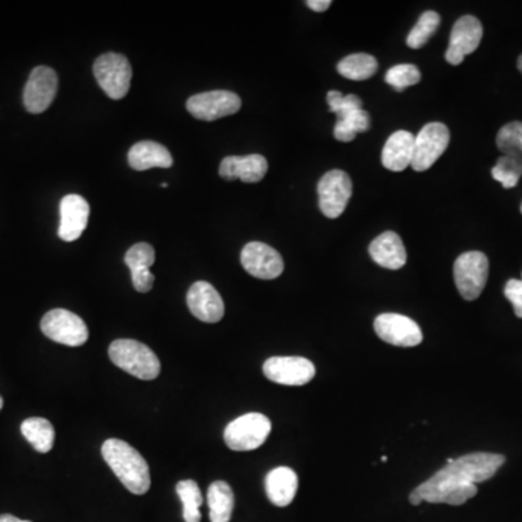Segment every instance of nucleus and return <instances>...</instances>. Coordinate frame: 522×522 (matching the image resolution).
Returning <instances> with one entry per match:
<instances>
[{
    "label": "nucleus",
    "instance_id": "f257e3e1",
    "mask_svg": "<svg viewBox=\"0 0 522 522\" xmlns=\"http://www.w3.org/2000/svg\"><path fill=\"white\" fill-rule=\"evenodd\" d=\"M505 463L502 454L472 453L459 457L453 463L438 470L434 476L419 484L409 495L415 507L421 503H449L463 505L477 493L476 484L495 476Z\"/></svg>",
    "mask_w": 522,
    "mask_h": 522
},
{
    "label": "nucleus",
    "instance_id": "f03ea898",
    "mask_svg": "<svg viewBox=\"0 0 522 522\" xmlns=\"http://www.w3.org/2000/svg\"><path fill=\"white\" fill-rule=\"evenodd\" d=\"M102 456L130 493L144 495L150 491V467L134 447L118 438H111L104 442Z\"/></svg>",
    "mask_w": 522,
    "mask_h": 522
},
{
    "label": "nucleus",
    "instance_id": "7ed1b4c3",
    "mask_svg": "<svg viewBox=\"0 0 522 522\" xmlns=\"http://www.w3.org/2000/svg\"><path fill=\"white\" fill-rule=\"evenodd\" d=\"M112 363L130 376L141 381H154L162 365L150 347L135 340H116L109 346Z\"/></svg>",
    "mask_w": 522,
    "mask_h": 522
},
{
    "label": "nucleus",
    "instance_id": "20e7f679",
    "mask_svg": "<svg viewBox=\"0 0 522 522\" xmlns=\"http://www.w3.org/2000/svg\"><path fill=\"white\" fill-rule=\"evenodd\" d=\"M272 431L270 419L263 414L251 412L228 424L223 440L234 451H251L265 444Z\"/></svg>",
    "mask_w": 522,
    "mask_h": 522
},
{
    "label": "nucleus",
    "instance_id": "39448f33",
    "mask_svg": "<svg viewBox=\"0 0 522 522\" xmlns=\"http://www.w3.org/2000/svg\"><path fill=\"white\" fill-rule=\"evenodd\" d=\"M93 73L97 77L100 88L111 99H122L130 92L132 69L125 55H118V53L100 55L93 64Z\"/></svg>",
    "mask_w": 522,
    "mask_h": 522
},
{
    "label": "nucleus",
    "instance_id": "423d86ee",
    "mask_svg": "<svg viewBox=\"0 0 522 522\" xmlns=\"http://www.w3.org/2000/svg\"><path fill=\"white\" fill-rule=\"evenodd\" d=\"M488 276L489 260L480 251L461 254L454 263V281L463 299H477L484 292Z\"/></svg>",
    "mask_w": 522,
    "mask_h": 522
},
{
    "label": "nucleus",
    "instance_id": "0eeeda50",
    "mask_svg": "<svg viewBox=\"0 0 522 522\" xmlns=\"http://www.w3.org/2000/svg\"><path fill=\"white\" fill-rule=\"evenodd\" d=\"M41 331L46 337L63 346L80 347L88 338L85 321L73 312L62 307L46 312L41 321Z\"/></svg>",
    "mask_w": 522,
    "mask_h": 522
},
{
    "label": "nucleus",
    "instance_id": "6e6552de",
    "mask_svg": "<svg viewBox=\"0 0 522 522\" xmlns=\"http://www.w3.org/2000/svg\"><path fill=\"white\" fill-rule=\"evenodd\" d=\"M450 144L449 128L442 122L426 123L415 137L414 158L411 167L415 172H425L442 157Z\"/></svg>",
    "mask_w": 522,
    "mask_h": 522
},
{
    "label": "nucleus",
    "instance_id": "1a4fd4ad",
    "mask_svg": "<svg viewBox=\"0 0 522 522\" xmlns=\"http://www.w3.org/2000/svg\"><path fill=\"white\" fill-rule=\"evenodd\" d=\"M353 193L349 174L342 170H331L321 177L318 183L319 209L326 218L342 215Z\"/></svg>",
    "mask_w": 522,
    "mask_h": 522
},
{
    "label": "nucleus",
    "instance_id": "9d476101",
    "mask_svg": "<svg viewBox=\"0 0 522 522\" xmlns=\"http://www.w3.org/2000/svg\"><path fill=\"white\" fill-rule=\"evenodd\" d=\"M186 108L196 120L212 122L237 114L241 109V99L230 90H212L189 97Z\"/></svg>",
    "mask_w": 522,
    "mask_h": 522
},
{
    "label": "nucleus",
    "instance_id": "9b49d317",
    "mask_svg": "<svg viewBox=\"0 0 522 522\" xmlns=\"http://www.w3.org/2000/svg\"><path fill=\"white\" fill-rule=\"evenodd\" d=\"M58 90L55 70L39 65L32 70L23 90V105L29 114H43L50 108Z\"/></svg>",
    "mask_w": 522,
    "mask_h": 522
},
{
    "label": "nucleus",
    "instance_id": "f8f14e48",
    "mask_svg": "<svg viewBox=\"0 0 522 522\" xmlns=\"http://www.w3.org/2000/svg\"><path fill=\"white\" fill-rule=\"evenodd\" d=\"M241 265L251 276L273 281L284 270L283 258L273 247L265 242H248L241 251Z\"/></svg>",
    "mask_w": 522,
    "mask_h": 522
},
{
    "label": "nucleus",
    "instance_id": "ddd939ff",
    "mask_svg": "<svg viewBox=\"0 0 522 522\" xmlns=\"http://www.w3.org/2000/svg\"><path fill=\"white\" fill-rule=\"evenodd\" d=\"M375 331L384 342L396 347H415L423 342V331L414 319L400 314H382L375 319Z\"/></svg>",
    "mask_w": 522,
    "mask_h": 522
},
{
    "label": "nucleus",
    "instance_id": "4468645a",
    "mask_svg": "<svg viewBox=\"0 0 522 522\" xmlns=\"http://www.w3.org/2000/svg\"><path fill=\"white\" fill-rule=\"evenodd\" d=\"M484 37L482 23L475 16H461L454 23L450 34L449 48L446 51V60L449 64L459 65L463 63L466 55L477 50Z\"/></svg>",
    "mask_w": 522,
    "mask_h": 522
},
{
    "label": "nucleus",
    "instance_id": "2eb2a0df",
    "mask_svg": "<svg viewBox=\"0 0 522 522\" xmlns=\"http://www.w3.org/2000/svg\"><path fill=\"white\" fill-rule=\"evenodd\" d=\"M269 381L286 386H302L316 377V366L305 358H272L263 366Z\"/></svg>",
    "mask_w": 522,
    "mask_h": 522
},
{
    "label": "nucleus",
    "instance_id": "dca6fc26",
    "mask_svg": "<svg viewBox=\"0 0 522 522\" xmlns=\"http://www.w3.org/2000/svg\"><path fill=\"white\" fill-rule=\"evenodd\" d=\"M188 307L195 318L202 323L215 324L223 318V300L211 283L196 282L188 292Z\"/></svg>",
    "mask_w": 522,
    "mask_h": 522
},
{
    "label": "nucleus",
    "instance_id": "f3484780",
    "mask_svg": "<svg viewBox=\"0 0 522 522\" xmlns=\"http://www.w3.org/2000/svg\"><path fill=\"white\" fill-rule=\"evenodd\" d=\"M90 206L80 195H67L60 204V227L58 237L63 241L72 242L80 239L88 227Z\"/></svg>",
    "mask_w": 522,
    "mask_h": 522
},
{
    "label": "nucleus",
    "instance_id": "a211bd4d",
    "mask_svg": "<svg viewBox=\"0 0 522 522\" xmlns=\"http://www.w3.org/2000/svg\"><path fill=\"white\" fill-rule=\"evenodd\" d=\"M267 170H269V163L260 154H250L244 157L230 156L223 158L219 165V176L225 181L241 179L246 183H258L265 179Z\"/></svg>",
    "mask_w": 522,
    "mask_h": 522
},
{
    "label": "nucleus",
    "instance_id": "6ab92c4d",
    "mask_svg": "<svg viewBox=\"0 0 522 522\" xmlns=\"http://www.w3.org/2000/svg\"><path fill=\"white\" fill-rule=\"evenodd\" d=\"M154 261H156V251L153 246L147 242L135 244L125 254V265L130 267V279L137 292L147 293L153 289L156 277L150 272V267L154 265Z\"/></svg>",
    "mask_w": 522,
    "mask_h": 522
},
{
    "label": "nucleus",
    "instance_id": "aec40b11",
    "mask_svg": "<svg viewBox=\"0 0 522 522\" xmlns=\"http://www.w3.org/2000/svg\"><path fill=\"white\" fill-rule=\"evenodd\" d=\"M370 257L376 265L389 270H400L407 265V250L400 235L386 231L379 235L369 247Z\"/></svg>",
    "mask_w": 522,
    "mask_h": 522
},
{
    "label": "nucleus",
    "instance_id": "412c9836",
    "mask_svg": "<svg viewBox=\"0 0 522 522\" xmlns=\"http://www.w3.org/2000/svg\"><path fill=\"white\" fill-rule=\"evenodd\" d=\"M415 135L409 130H396L382 151V164L391 172H403L414 158Z\"/></svg>",
    "mask_w": 522,
    "mask_h": 522
},
{
    "label": "nucleus",
    "instance_id": "4be33fe9",
    "mask_svg": "<svg viewBox=\"0 0 522 522\" xmlns=\"http://www.w3.org/2000/svg\"><path fill=\"white\" fill-rule=\"evenodd\" d=\"M299 480L292 468L276 467L265 476V493L276 507H288L295 500Z\"/></svg>",
    "mask_w": 522,
    "mask_h": 522
},
{
    "label": "nucleus",
    "instance_id": "5701e85b",
    "mask_svg": "<svg viewBox=\"0 0 522 522\" xmlns=\"http://www.w3.org/2000/svg\"><path fill=\"white\" fill-rule=\"evenodd\" d=\"M128 163L132 169L139 170V172L153 169V167L169 169L173 165V157L162 144L154 141H141L130 147V153H128Z\"/></svg>",
    "mask_w": 522,
    "mask_h": 522
},
{
    "label": "nucleus",
    "instance_id": "b1692460",
    "mask_svg": "<svg viewBox=\"0 0 522 522\" xmlns=\"http://www.w3.org/2000/svg\"><path fill=\"white\" fill-rule=\"evenodd\" d=\"M207 507L211 522H230L234 509V492L227 482L218 480L209 486Z\"/></svg>",
    "mask_w": 522,
    "mask_h": 522
},
{
    "label": "nucleus",
    "instance_id": "393cba45",
    "mask_svg": "<svg viewBox=\"0 0 522 522\" xmlns=\"http://www.w3.org/2000/svg\"><path fill=\"white\" fill-rule=\"evenodd\" d=\"M21 433L38 453H48L55 446V431L46 418H28L21 425Z\"/></svg>",
    "mask_w": 522,
    "mask_h": 522
},
{
    "label": "nucleus",
    "instance_id": "a878e982",
    "mask_svg": "<svg viewBox=\"0 0 522 522\" xmlns=\"http://www.w3.org/2000/svg\"><path fill=\"white\" fill-rule=\"evenodd\" d=\"M377 67L379 64L376 58L365 53H358L342 58L341 62L338 63L337 70L338 73L349 80L361 81L375 76Z\"/></svg>",
    "mask_w": 522,
    "mask_h": 522
},
{
    "label": "nucleus",
    "instance_id": "bb28decb",
    "mask_svg": "<svg viewBox=\"0 0 522 522\" xmlns=\"http://www.w3.org/2000/svg\"><path fill=\"white\" fill-rule=\"evenodd\" d=\"M370 128V116L365 109L349 112L337 118L334 127L335 139L341 142L353 141L358 132H366Z\"/></svg>",
    "mask_w": 522,
    "mask_h": 522
},
{
    "label": "nucleus",
    "instance_id": "cd10ccee",
    "mask_svg": "<svg viewBox=\"0 0 522 522\" xmlns=\"http://www.w3.org/2000/svg\"><path fill=\"white\" fill-rule=\"evenodd\" d=\"M176 492L183 503L185 522H200L202 519L200 507L204 503V496L195 480H181L177 484Z\"/></svg>",
    "mask_w": 522,
    "mask_h": 522
},
{
    "label": "nucleus",
    "instance_id": "c85d7f7f",
    "mask_svg": "<svg viewBox=\"0 0 522 522\" xmlns=\"http://www.w3.org/2000/svg\"><path fill=\"white\" fill-rule=\"evenodd\" d=\"M496 146L502 156L522 163V122L515 121L503 125L496 137Z\"/></svg>",
    "mask_w": 522,
    "mask_h": 522
},
{
    "label": "nucleus",
    "instance_id": "c756f323",
    "mask_svg": "<svg viewBox=\"0 0 522 522\" xmlns=\"http://www.w3.org/2000/svg\"><path fill=\"white\" fill-rule=\"evenodd\" d=\"M440 22H442V18H440L437 12H424L417 25L412 28V31L408 35V46L414 48V50L423 48L430 41L431 37L435 34V31H437L438 27H440Z\"/></svg>",
    "mask_w": 522,
    "mask_h": 522
},
{
    "label": "nucleus",
    "instance_id": "7c9ffc66",
    "mask_svg": "<svg viewBox=\"0 0 522 522\" xmlns=\"http://www.w3.org/2000/svg\"><path fill=\"white\" fill-rule=\"evenodd\" d=\"M522 176V163L512 157L502 156L492 169V177L505 189H512L518 185Z\"/></svg>",
    "mask_w": 522,
    "mask_h": 522
},
{
    "label": "nucleus",
    "instance_id": "2f4dec72",
    "mask_svg": "<svg viewBox=\"0 0 522 522\" xmlns=\"http://www.w3.org/2000/svg\"><path fill=\"white\" fill-rule=\"evenodd\" d=\"M384 80L392 88L402 92L407 88L417 85L421 80V72L414 64H400L388 70Z\"/></svg>",
    "mask_w": 522,
    "mask_h": 522
},
{
    "label": "nucleus",
    "instance_id": "473e14b6",
    "mask_svg": "<svg viewBox=\"0 0 522 522\" xmlns=\"http://www.w3.org/2000/svg\"><path fill=\"white\" fill-rule=\"evenodd\" d=\"M505 296L514 307L515 316L522 318V281L511 279L505 284Z\"/></svg>",
    "mask_w": 522,
    "mask_h": 522
},
{
    "label": "nucleus",
    "instance_id": "72a5a7b5",
    "mask_svg": "<svg viewBox=\"0 0 522 522\" xmlns=\"http://www.w3.org/2000/svg\"><path fill=\"white\" fill-rule=\"evenodd\" d=\"M361 105H363V102H361L360 97H356V95H347V97H342L341 105L338 106L335 115L340 118V116L346 115L349 112L358 111V109H361Z\"/></svg>",
    "mask_w": 522,
    "mask_h": 522
},
{
    "label": "nucleus",
    "instance_id": "f704fd0d",
    "mask_svg": "<svg viewBox=\"0 0 522 522\" xmlns=\"http://www.w3.org/2000/svg\"><path fill=\"white\" fill-rule=\"evenodd\" d=\"M307 6L316 12H325L331 6V0H307Z\"/></svg>",
    "mask_w": 522,
    "mask_h": 522
},
{
    "label": "nucleus",
    "instance_id": "c9c22d12",
    "mask_svg": "<svg viewBox=\"0 0 522 522\" xmlns=\"http://www.w3.org/2000/svg\"><path fill=\"white\" fill-rule=\"evenodd\" d=\"M0 522H31V521H25V519L16 518L13 515L11 514H4L0 515Z\"/></svg>",
    "mask_w": 522,
    "mask_h": 522
},
{
    "label": "nucleus",
    "instance_id": "e433bc0d",
    "mask_svg": "<svg viewBox=\"0 0 522 522\" xmlns=\"http://www.w3.org/2000/svg\"><path fill=\"white\" fill-rule=\"evenodd\" d=\"M518 69H519V72H521V73H522V55H519V58H518Z\"/></svg>",
    "mask_w": 522,
    "mask_h": 522
},
{
    "label": "nucleus",
    "instance_id": "4c0bfd02",
    "mask_svg": "<svg viewBox=\"0 0 522 522\" xmlns=\"http://www.w3.org/2000/svg\"><path fill=\"white\" fill-rule=\"evenodd\" d=\"M4 407V400H2V396H0V409Z\"/></svg>",
    "mask_w": 522,
    "mask_h": 522
},
{
    "label": "nucleus",
    "instance_id": "58836bf2",
    "mask_svg": "<svg viewBox=\"0 0 522 522\" xmlns=\"http://www.w3.org/2000/svg\"><path fill=\"white\" fill-rule=\"evenodd\" d=\"M381 460L383 461V463H386V461H388V457H382Z\"/></svg>",
    "mask_w": 522,
    "mask_h": 522
},
{
    "label": "nucleus",
    "instance_id": "ea45409f",
    "mask_svg": "<svg viewBox=\"0 0 522 522\" xmlns=\"http://www.w3.org/2000/svg\"><path fill=\"white\" fill-rule=\"evenodd\" d=\"M521 212H522V205H521Z\"/></svg>",
    "mask_w": 522,
    "mask_h": 522
}]
</instances>
